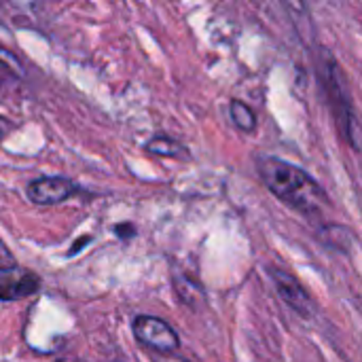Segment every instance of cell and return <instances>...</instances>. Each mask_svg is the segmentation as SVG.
<instances>
[{
    "label": "cell",
    "instance_id": "9a60e30c",
    "mask_svg": "<svg viewBox=\"0 0 362 362\" xmlns=\"http://www.w3.org/2000/svg\"><path fill=\"white\" fill-rule=\"evenodd\" d=\"M157 362H189L185 361V358H178V356H172V354H163V356H159Z\"/></svg>",
    "mask_w": 362,
    "mask_h": 362
},
{
    "label": "cell",
    "instance_id": "7c38bea8",
    "mask_svg": "<svg viewBox=\"0 0 362 362\" xmlns=\"http://www.w3.org/2000/svg\"><path fill=\"white\" fill-rule=\"evenodd\" d=\"M291 11H297V13H303L305 11V0H282Z\"/></svg>",
    "mask_w": 362,
    "mask_h": 362
},
{
    "label": "cell",
    "instance_id": "8fae6325",
    "mask_svg": "<svg viewBox=\"0 0 362 362\" xmlns=\"http://www.w3.org/2000/svg\"><path fill=\"white\" fill-rule=\"evenodd\" d=\"M115 233L121 235V238H132L136 233V229L132 225H119V227H115Z\"/></svg>",
    "mask_w": 362,
    "mask_h": 362
},
{
    "label": "cell",
    "instance_id": "5b68a950",
    "mask_svg": "<svg viewBox=\"0 0 362 362\" xmlns=\"http://www.w3.org/2000/svg\"><path fill=\"white\" fill-rule=\"evenodd\" d=\"M269 276L274 280L276 291L284 299V303H288L299 316L310 318L314 312V301L308 295V291L303 288V284L295 276H291L288 272H282V269H269Z\"/></svg>",
    "mask_w": 362,
    "mask_h": 362
},
{
    "label": "cell",
    "instance_id": "30bf717a",
    "mask_svg": "<svg viewBox=\"0 0 362 362\" xmlns=\"http://www.w3.org/2000/svg\"><path fill=\"white\" fill-rule=\"evenodd\" d=\"M15 265V257L11 255V250L4 246V242L0 240V269H6V267H13Z\"/></svg>",
    "mask_w": 362,
    "mask_h": 362
},
{
    "label": "cell",
    "instance_id": "52a82bcc",
    "mask_svg": "<svg viewBox=\"0 0 362 362\" xmlns=\"http://www.w3.org/2000/svg\"><path fill=\"white\" fill-rule=\"evenodd\" d=\"M229 117H231V123L244 134H255L257 127H259L257 112L242 100H231L229 102Z\"/></svg>",
    "mask_w": 362,
    "mask_h": 362
},
{
    "label": "cell",
    "instance_id": "7a4b0ae2",
    "mask_svg": "<svg viewBox=\"0 0 362 362\" xmlns=\"http://www.w3.org/2000/svg\"><path fill=\"white\" fill-rule=\"evenodd\" d=\"M320 83H322V89L327 93L329 106L333 110V117H335V121H337L344 138L354 144V140H352L354 112H352V106H350V100H348V91L344 87V74L339 70V64L331 55H327L322 59V66H320Z\"/></svg>",
    "mask_w": 362,
    "mask_h": 362
},
{
    "label": "cell",
    "instance_id": "3957f363",
    "mask_svg": "<svg viewBox=\"0 0 362 362\" xmlns=\"http://www.w3.org/2000/svg\"><path fill=\"white\" fill-rule=\"evenodd\" d=\"M132 329H134V337L144 348L155 350L159 354H172L180 346L178 333L157 316H138L134 318Z\"/></svg>",
    "mask_w": 362,
    "mask_h": 362
},
{
    "label": "cell",
    "instance_id": "5bb4252c",
    "mask_svg": "<svg viewBox=\"0 0 362 362\" xmlns=\"http://www.w3.org/2000/svg\"><path fill=\"white\" fill-rule=\"evenodd\" d=\"M13 129V125H11V121H6L4 117H0V140H4L6 138V134Z\"/></svg>",
    "mask_w": 362,
    "mask_h": 362
},
{
    "label": "cell",
    "instance_id": "9c48e42d",
    "mask_svg": "<svg viewBox=\"0 0 362 362\" xmlns=\"http://www.w3.org/2000/svg\"><path fill=\"white\" fill-rule=\"evenodd\" d=\"M0 68H6V70H11V72L23 74V66H21V62L17 59V55H13L11 51H6L2 45H0Z\"/></svg>",
    "mask_w": 362,
    "mask_h": 362
},
{
    "label": "cell",
    "instance_id": "6da1fadb",
    "mask_svg": "<svg viewBox=\"0 0 362 362\" xmlns=\"http://www.w3.org/2000/svg\"><path fill=\"white\" fill-rule=\"evenodd\" d=\"M263 185L286 206L301 214H320L329 199L322 187L299 165H293L278 157H261L257 161Z\"/></svg>",
    "mask_w": 362,
    "mask_h": 362
},
{
    "label": "cell",
    "instance_id": "277c9868",
    "mask_svg": "<svg viewBox=\"0 0 362 362\" xmlns=\"http://www.w3.org/2000/svg\"><path fill=\"white\" fill-rule=\"evenodd\" d=\"M40 291V278L23 267L0 269V301H19Z\"/></svg>",
    "mask_w": 362,
    "mask_h": 362
},
{
    "label": "cell",
    "instance_id": "ba28073f",
    "mask_svg": "<svg viewBox=\"0 0 362 362\" xmlns=\"http://www.w3.org/2000/svg\"><path fill=\"white\" fill-rule=\"evenodd\" d=\"M144 148H146L148 153H153V155L172 157V159H176V157H187V153H189L185 144H180L178 140L168 138V136H155L153 140H148V142L144 144Z\"/></svg>",
    "mask_w": 362,
    "mask_h": 362
},
{
    "label": "cell",
    "instance_id": "8992f818",
    "mask_svg": "<svg viewBox=\"0 0 362 362\" xmlns=\"http://www.w3.org/2000/svg\"><path fill=\"white\" fill-rule=\"evenodd\" d=\"M76 185L64 176H45L28 187V197L38 206H55L76 193Z\"/></svg>",
    "mask_w": 362,
    "mask_h": 362
},
{
    "label": "cell",
    "instance_id": "4fadbf2b",
    "mask_svg": "<svg viewBox=\"0 0 362 362\" xmlns=\"http://www.w3.org/2000/svg\"><path fill=\"white\" fill-rule=\"evenodd\" d=\"M89 242H91V235H85V238H81V240H76V244H74V248H72V250H70L68 255H70V257H72V255H76V252H78L81 248H85V244H89Z\"/></svg>",
    "mask_w": 362,
    "mask_h": 362
}]
</instances>
